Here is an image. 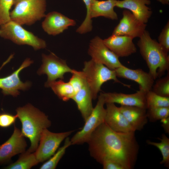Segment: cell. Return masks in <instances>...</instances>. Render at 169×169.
<instances>
[{
    "label": "cell",
    "mask_w": 169,
    "mask_h": 169,
    "mask_svg": "<svg viewBox=\"0 0 169 169\" xmlns=\"http://www.w3.org/2000/svg\"><path fill=\"white\" fill-rule=\"evenodd\" d=\"M86 8V14L84 20L77 29L76 32L81 34L86 33L92 29V20L90 17V11L91 0H82Z\"/></svg>",
    "instance_id": "f546056e"
},
{
    "label": "cell",
    "mask_w": 169,
    "mask_h": 169,
    "mask_svg": "<svg viewBox=\"0 0 169 169\" xmlns=\"http://www.w3.org/2000/svg\"><path fill=\"white\" fill-rule=\"evenodd\" d=\"M74 131L54 133L47 129H44L41 134L39 145L34 152L38 162L49 159L58 149L61 142Z\"/></svg>",
    "instance_id": "ba28073f"
},
{
    "label": "cell",
    "mask_w": 169,
    "mask_h": 169,
    "mask_svg": "<svg viewBox=\"0 0 169 169\" xmlns=\"http://www.w3.org/2000/svg\"><path fill=\"white\" fill-rule=\"evenodd\" d=\"M72 99L76 103L78 109L85 121L94 109L92 94L86 81L82 87L75 94Z\"/></svg>",
    "instance_id": "7402d4cb"
},
{
    "label": "cell",
    "mask_w": 169,
    "mask_h": 169,
    "mask_svg": "<svg viewBox=\"0 0 169 169\" xmlns=\"http://www.w3.org/2000/svg\"><path fill=\"white\" fill-rule=\"evenodd\" d=\"M72 74L69 82L72 86L76 93L82 87L86 80L82 71L74 70Z\"/></svg>",
    "instance_id": "1f68e13d"
},
{
    "label": "cell",
    "mask_w": 169,
    "mask_h": 169,
    "mask_svg": "<svg viewBox=\"0 0 169 169\" xmlns=\"http://www.w3.org/2000/svg\"><path fill=\"white\" fill-rule=\"evenodd\" d=\"M87 143L90 156L101 164L112 160L125 169H132L135 165L139 147L135 131L117 132L104 122L93 132Z\"/></svg>",
    "instance_id": "6da1fadb"
},
{
    "label": "cell",
    "mask_w": 169,
    "mask_h": 169,
    "mask_svg": "<svg viewBox=\"0 0 169 169\" xmlns=\"http://www.w3.org/2000/svg\"><path fill=\"white\" fill-rule=\"evenodd\" d=\"M88 53L94 61L114 70L124 66L118 58L104 44L103 39L96 36L90 41Z\"/></svg>",
    "instance_id": "9c48e42d"
},
{
    "label": "cell",
    "mask_w": 169,
    "mask_h": 169,
    "mask_svg": "<svg viewBox=\"0 0 169 169\" xmlns=\"http://www.w3.org/2000/svg\"><path fill=\"white\" fill-rule=\"evenodd\" d=\"M82 72L90 89L93 100L97 98L101 86L109 80H113L115 83L121 84L128 87L131 86L119 80L114 70L111 69L92 59L84 62Z\"/></svg>",
    "instance_id": "277c9868"
},
{
    "label": "cell",
    "mask_w": 169,
    "mask_h": 169,
    "mask_svg": "<svg viewBox=\"0 0 169 169\" xmlns=\"http://www.w3.org/2000/svg\"><path fill=\"white\" fill-rule=\"evenodd\" d=\"M137 45L149 72L155 80L161 77L166 71H169L168 53L151 38L148 31L146 30L139 38Z\"/></svg>",
    "instance_id": "3957f363"
},
{
    "label": "cell",
    "mask_w": 169,
    "mask_h": 169,
    "mask_svg": "<svg viewBox=\"0 0 169 169\" xmlns=\"http://www.w3.org/2000/svg\"><path fill=\"white\" fill-rule=\"evenodd\" d=\"M133 39L127 36L112 34L103 40L108 48L119 58L128 57L136 52Z\"/></svg>",
    "instance_id": "2e32d148"
},
{
    "label": "cell",
    "mask_w": 169,
    "mask_h": 169,
    "mask_svg": "<svg viewBox=\"0 0 169 169\" xmlns=\"http://www.w3.org/2000/svg\"><path fill=\"white\" fill-rule=\"evenodd\" d=\"M45 86L50 87L58 97L64 101L72 99L75 93L73 87L69 82H66L61 79L57 81L45 83Z\"/></svg>",
    "instance_id": "603a6c76"
},
{
    "label": "cell",
    "mask_w": 169,
    "mask_h": 169,
    "mask_svg": "<svg viewBox=\"0 0 169 169\" xmlns=\"http://www.w3.org/2000/svg\"><path fill=\"white\" fill-rule=\"evenodd\" d=\"M146 100L147 109L156 107H169V97L160 96L151 90L146 92Z\"/></svg>",
    "instance_id": "4316f807"
},
{
    "label": "cell",
    "mask_w": 169,
    "mask_h": 169,
    "mask_svg": "<svg viewBox=\"0 0 169 169\" xmlns=\"http://www.w3.org/2000/svg\"><path fill=\"white\" fill-rule=\"evenodd\" d=\"M42 23L44 30L49 35L55 36L62 33L69 27L74 26L75 21L62 14L52 11L46 15Z\"/></svg>",
    "instance_id": "9a60e30c"
},
{
    "label": "cell",
    "mask_w": 169,
    "mask_h": 169,
    "mask_svg": "<svg viewBox=\"0 0 169 169\" xmlns=\"http://www.w3.org/2000/svg\"><path fill=\"white\" fill-rule=\"evenodd\" d=\"M147 92L142 89L134 93L126 94L122 93H100L105 103H113L121 105L136 106L147 109L146 100Z\"/></svg>",
    "instance_id": "5bb4252c"
},
{
    "label": "cell",
    "mask_w": 169,
    "mask_h": 169,
    "mask_svg": "<svg viewBox=\"0 0 169 169\" xmlns=\"http://www.w3.org/2000/svg\"><path fill=\"white\" fill-rule=\"evenodd\" d=\"M151 3L150 0H117L116 7L130 11L139 21L146 24L152 13L147 6Z\"/></svg>",
    "instance_id": "d6986e66"
},
{
    "label": "cell",
    "mask_w": 169,
    "mask_h": 169,
    "mask_svg": "<svg viewBox=\"0 0 169 169\" xmlns=\"http://www.w3.org/2000/svg\"><path fill=\"white\" fill-rule=\"evenodd\" d=\"M161 126L166 133H169V116L161 120Z\"/></svg>",
    "instance_id": "d590c367"
},
{
    "label": "cell",
    "mask_w": 169,
    "mask_h": 169,
    "mask_svg": "<svg viewBox=\"0 0 169 169\" xmlns=\"http://www.w3.org/2000/svg\"><path fill=\"white\" fill-rule=\"evenodd\" d=\"M105 104L102 97L100 95L96 105L90 115L84 121L83 127L70 139L72 145L88 143L95 131L105 122L106 114V109L104 107Z\"/></svg>",
    "instance_id": "52a82bcc"
},
{
    "label": "cell",
    "mask_w": 169,
    "mask_h": 169,
    "mask_svg": "<svg viewBox=\"0 0 169 169\" xmlns=\"http://www.w3.org/2000/svg\"><path fill=\"white\" fill-rule=\"evenodd\" d=\"M157 1L164 5H168L169 0H157Z\"/></svg>",
    "instance_id": "8d00e7d4"
},
{
    "label": "cell",
    "mask_w": 169,
    "mask_h": 169,
    "mask_svg": "<svg viewBox=\"0 0 169 169\" xmlns=\"http://www.w3.org/2000/svg\"><path fill=\"white\" fill-rule=\"evenodd\" d=\"M16 111L22 124L21 131L30 141L28 151L33 152L38 147L43 131L51 125V122L44 113L29 104L18 108Z\"/></svg>",
    "instance_id": "7a4b0ae2"
},
{
    "label": "cell",
    "mask_w": 169,
    "mask_h": 169,
    "mask_svg": "<svg viewBox=\"0 0 169 169\" xmlns=\"http://www.w3.org/2000/svg\"><path fill=\"white\" fill-rule=\"evenodd\" d=\"M14 0H0V26L11 20L10 10Z\"/></svg>",
    "instance_id": "4dcf8cb0"
},
{
    "label": "cell",
    "mask_w": 169,
    "mask_h": 169,
    "mask_svg": "<svg viewBox=\"0 0 169 169\" xmlns=\"http://www.w3.org/2000/svg\"><path fill=\"white\" fill-rule=\"evenodd\" d=\"M46 0H22L10 12L11 20L22 25H31L45 16Z\"/></svg>",
    "instance_id": "5b68a950"
},
{
    "label": "cell",
    "mask_w": 169,
    "mask_h": 169,
    "mask_svg": "<svg viewBox=\"0 0 169 169\" xmlns=\"http://www.w3.org/2000/svg\"><path fill=\"white\" fill-rule=\"evenodd\" d=\"M146 24L141 22L131 11L125 9L123 11L122 17L112 34L139 38L146 30Z\"/></svg>",
    "instance_id": "7c38bea8"
},
{
    "label": "cell",
    "mask_w": 169,
    "mask_h": 169,
    "mask_svg": "<svg viewBox=\"0 0 169 169\" xmlns=\"http://www.w3.org/2000/svg\"><path fill=\"white\" fill-rule=\"evenodd\" d=\"M158 43L167 52L169 51V21H168L158 37Z\"/></svg>",
    "instance_id": "d6a6232c"
},
{
    "label": "cell",
    "mask_w": 169,
    "mask_h": 169,
    "mask_svg": "<svg viewBox=\"0 0 169 169\" xmlns=\"http://www.w3.org/2000/svg\"><path fill=\"white\" fill-rule=\"evenodd\" d=\"M119 110L135 131L143 129L148 121L147 109L136 106L120 105Z\"/></svg>",
    "instance_id": "ffe728a7"
},
{
    "label": "cell",
    "mask_w": 169,
    "mask_h": 169,
    "mask_svg": "<svg viewBox=\"0 0 169 169\" xmlns=\"http://www.w3.org/2000/svg\"><path fill=\"white\" fill-rule=\"evenodd\" d=\"M71 145H72L70 139L68 137L65 139L64 145L59 148L47 161L44 163L39 169H55L59 161L65 154L66 149Z\"/></svg>",
    "instance_id": "d4e9b609"
},
{
    "label": "cell",
    "mask_w": 169,
    "mask_h": 169,
    "mask_svg": "<svg viewBox=\"0 0 169 169\" xmlns=\"http://www.w3.org/2000/svg\"><path fill=\"white\" fill-rule=\"evenodd\" d=\"M147 115L150 121L155 122L169 116V107H160L147 109Z\"/></svg>",
    "instance_id": "f1b7e54d"
},
{
    "label": "cell",
    "mask_w": 169,
    "mask_h": 169,
    "mask_svg": "<svg viewBox=\"0 0 169 169\" xmlns=\"http://www.w3.org/2000/svg\"><path fill=\"white\" fill-rule=\"evenodd\" d=\"M18 118L16 115H13L7 112L0 113V127L7 128L15 123Z\"/></svg>",
    "instance_id": "836d02e7"
},
{
    "label": "cell",
    "mask_w": 169,
    "mask_h": 169,
    "mask_svg": "<svg viewBox=\"0 0 169 169\" xmlns=\"http://www.w3.org/2000/svg\"><path fill=\"white\" fill-rule=\"evenodd\" d=\"M0 36L18 45L30 46L35 50L45 48L47 46L44 40L11 20L0 26Z\"/></svg>",
    "instance_id": "8992f818"
},
{
    "label": "cell",
    "mask_w": 169,
    "mask_h": 169,
    "mask_svg": "<svg viewBox=\"0 0 169 169\" xmlns=\"http://www.w3.org/2000/svg\"><path fill=\"white\" fill-rule=\"evenodd\" d=\"M101 164L104 169H125L120 164L112 160L105 161Z\"/></svg>",
    "instance_id": "e575fe53"
},
{
    "label": "cell",
    "mask_w": 169,
    "mask_h": 169,
    "mask_svg": "<svg viewBox=\"0 0 169 169\" xmlns=\"http://www.w3.org/2000/svg\"><path fill=\"white\" fill-rule=\"evenodd\" d=\"M160 140L159 142H156L147 140V144L156 146L161 151L162 159L160 162L161 164H163L166 167L169 168V139L165 135L163 134L161 138H158Z\"/></svg>",
    "instance_id": "484cf974"
},
{
    "label": "cell",
    "mask_w": 169,
    "mask_h": 169,
    "mask_svg": "<svg viewBox=\"0 0 169 169\" xmlns=\"http://www.w3.org/2000/svg\"><path fill=\"white\" fill-rule=\"evenodd\" d=\"M22 0H14L13 5H16L17 3Z\"/></svg>",
    "instance_id": "74e56055"
},
{
    "label": "cell",
    "mask_w": 169,
    "mask_h": 169,
    "mask_svg": "<svg viewBox=\"0 0 169 169\" xmlns=\"http://www.w3.org/2000/svg\"><path fill=\"white\" fill-rule=\"evenodd\" d=\"M117 0H91L90 16L91 19L103 17L112 20L118 19L117 14L114 11Z\"/></svg>",
    "instance_id": "44dd1931"
},
{
    "label": "cell",
    "mask_w": 169,
    "mask_h": 169,
    "mask_svg": "<svg viewBox=\"0 0 169 169\" xmlns=\"http://www.w3.org/2000/svg\"><path fill=\"white\" fill-rule=\"evenodd\" d=\"M27 146L24 136L21 131L14 126L11 137L0 145V164L8 162L13 156L25 152Z\"/></svg>",
    "instance_id": "4fadbf2b"
},
{
    "label": "cell",
    "mask_w": 169,
    "mask_h": 169,
    "mask_svg": "<svg viewBox=\"0 0 169 169\" xmlns=\"http://www.w3.org/2000/svg\"><path fill=\"white\" fill-rule=\"evenodd\" d=\"M38 163L34 152L28 151L21 154L18 159L4 168L6 169H29Z\"/></svg>",
    "instance_id": "cb8c5ba5"
},
{
    "label": "cell",
    "mask_w": 169,
    "mask_h": 169,
    "mask_svg": "<svg viewBox=\"0 0 169 169\" xmlns=\"http://www.w3.org/2000/svg\"><path fill=\"white\" fill-rule=\"evenodd\" d=\"M114 70L117 77L131 80L137 83L141 89L147 92L151 90L154 79L149 72L141 69H132L124 65Z\"/></svg>",
    "instance_id": "e0dca14e"
},
{
    "label": "cell",
    "mask_w": 169,
    "mask_h": 169,
    "mask_svg": "<svg viewBox=\"0 0 169 169\" xmlns=\"http://www.w3.org/2000/svg\"><path fill=\"white\" fill-rule=\"evenodd\" d=\"M42 64L38 70V75L46 74L48 80L46 83H49L58 79H64V74L67 73H72L74 69L70 68L67 64L66 60L58 57L51 53L49 55L42 54Z\"/></svg>",
    "instance_id": "30bf717a"
},
{
    "label": "cell",
    "mask_w": 169,
    "mask_h": 169,
    "mask_svg": "<svg viewBox=\"0 0 169 169\" xmlns=\"http://www.w3.org/2000/svg\"><path fill=\"white\" fill-rule=\"evenodd\" d=\"M105 104V122L110 128L115 131L121 132L136 131L115 104Z\"/></svg>",
    "instance_id": "ac0fdd59"
},
{
    "label": "cell",
    "mask_w": 169,
    "mask_h": 169,
    "mask_svg": "<svg viewBox=\"0 0 169 169\" xmlns=\"http://www.w3.org/2000/svg\"><path fill=\"white\" fill-rule=\"evenodd\" d=\"M154 83L151 90L160 96L169 97V71L163 77H160Z\"/></svg>",
    "instance_id": "83f0119b"
},
{
    "label": "cell",
    "mask_w": 169,
    "mask_h": 169,
    "mask_svg": "<svg viewBox=\"0 0 169 169\" xmlns=\"http://www.w3.org/2000/svg\"><path fill=\"white\" fill-rule=\"evenodd\" d=\"M11 56L0 68V70L12 59ZM33 63L29 58L26 59L19 67L12 74L5 77L0 78V89L4 95H11L16 97L19 94V90H25L31 86L29 82L25 83L22 81L19 76L20 72Z\"/></svg>",
    "instance_id": "8fae6325"
}]
</instances>
